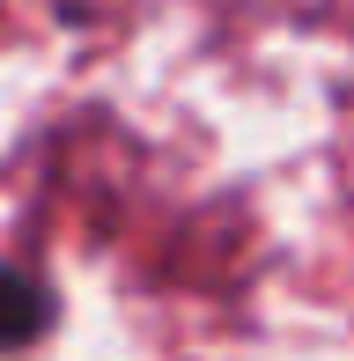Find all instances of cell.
<instances>
[{
    "instance_id": "6da1fadb",
    "label": "cell",
    "mask_w": 354,
    "mask_h": 361,
    "mask_svg": "<svg viewBox=\"0 0 354 361\" xmlns=\"http://www.w3.org/2000/svg\"><path fill=\"white\" fill-rule=\"evenodd\" d=\"M44 324H52V302H44V288L30 281V273L0 266V347H30Z\"/></svg>"
}]
</instances>
